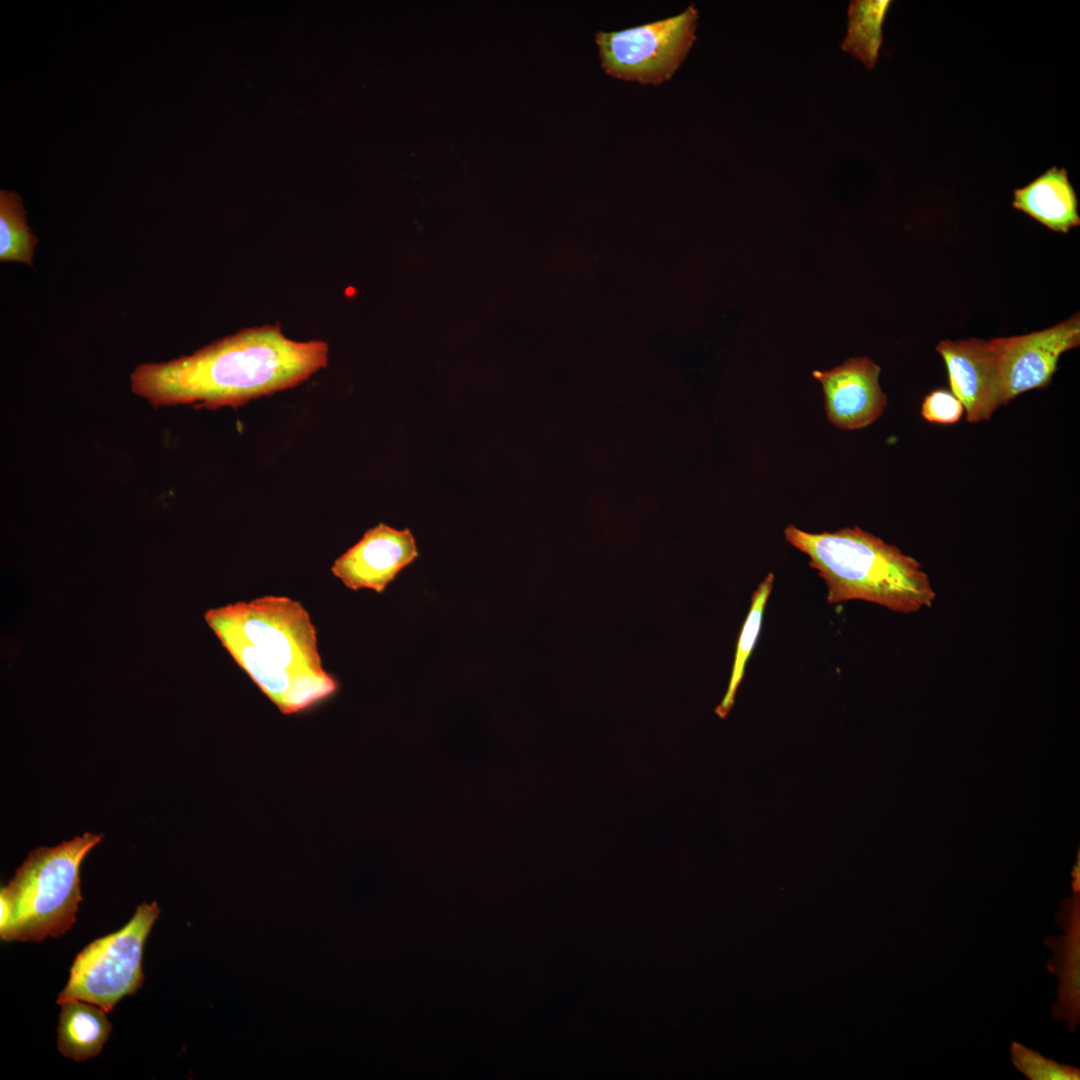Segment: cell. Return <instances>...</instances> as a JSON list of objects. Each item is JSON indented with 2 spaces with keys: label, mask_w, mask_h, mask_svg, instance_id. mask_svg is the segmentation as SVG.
<instances>
[{
  "label": "cell",
  "mask_w": 1080,
  "mask_h": 1080,
  "mask_svg": "<svg viewBox=\"0 0 1080 1080\" xmlns=\"http://www.w3.org/2000/svg\"><path fill=\"white\" fill-rule=\"evenodd\" d=\"M891 4L889 0L849 2L848 30L840 47L869 70L877 63L883 42L882 26Z\"/></svg>",
  "instance_id": "14"
},
{
  "label": "cell",
  "mask_w": 1080,
  "mask_h": 1080,
  "mask_svg": "<svg viewBox=\"0 0 1080 1080\" xmlns=\"http://www.w3.org/2000/svg\"><path fill=\"white\" fill-rule=\"evenodd\" d=\"M205 620L283 714L308 710L337 691L336 680L322 667L316 629L300 602L264 596L210 609Z\"/></svg>",
  "instance_id": "2"
},
{
  "label": "cell",
  "mask_w": 1080,
  "mask_h": 1080,
  "mask_svg": "<svg viewBox=\"0 0 1080 1080\" xmlns=\"http://www.w3.org/2000/svg\"><path fill=\"white\" fill-rule=\"evenodd\" d=\"M1012 205L1056 232L1068 233L1080 225L1077 196L1065 168L1053 166L1015 189Z\"/></svg>",
  "instance_id": "12"
},
{
  "label": "cell",
  "mask_w": 1080,
  "mask_h": 1080,
  "mask_svg": "<svg viewBox=\"0 0 1080 1080\" xmlns=\"http://www.w3.org/2000/svg\"><path fill=\"white\" fill-rule=\"evenodd\" d=\"M103 835L85 833L28 854L0 891V936L4 941L39 942L59 937L76 922L80 866Z\"/></svg>",
  "instance_id": "4"
},
{
  "label": "cell",
  "mask_w": 1080,
  "mask_h": 1080,
  "mask_svg": "<svg viewBox=\"0 0 1080 1080\" xmlns=\"http://www.w3.org/2000/svg\"><path fill=\"white\" fill-rule=\"evenodd\" d=\"M159 914L156 901L142 903L123 928L85 946L72 963L57 1004L78 999L109 1013L124 996L136 993L144 982V944Z\"/></svg>",
  "instance_id": "5"
},
{
  "label": "cell",
  "mask_w": 1080,
  "mask_h": 1080,
  "mask_svg": "<svg viewBox=\"0 0 1080 1080\" xmlns=\"http://www.w3.org/2000/svg\"><path fill=\"white\" fill-rule=\"evenodd\" d=\"M60 1006L59 1052L78 1062L97 1056L112 1031L106 1012L93 1003L78 999L66 1000Z\"/></svg>",
  "instance_id": "13"
},
{
  "label": "cell",
  "mask_w": 1080,
  "mask_h": 1080,
  "mask_svg": "<svg viewBox=\"0 0 1080 1080\" xmlns=\"http://www.w3.org/2000/svg\"><path fill=\"white\" fill-rule=\"evenodd\" d=\"M38 238L27 223L22 198L14 191L0 190V261L32 266Z\"/></svg>",
  "instance_id": "16"
},
{
  "label": "cell",
  "mask_w": 1080,
  "mask_h": 1080,
  "mask_svg": "<svg viewBox=\"0 0 1080 1080\" xmlns=\"http://www.w3.org/2000/svg\"><path fill=\"white\" fill-rule=\"evenodd\" d=\"M990 342L999 362L1005 405L1024 392L1050 384L1060 356L1080 344L1079 313L1041 331Z\"/></svg>",
  "instance_id": "7"
},
{
  "label": "cell",
  "mask_w": 1080,
  "mask_h": 1080,
  "mask_svg": "<svg viewBox=\"0 0 1080 1080\" xmlns=\"http://www.w3.org/2000/svg\"><path fill=\"white\" fill-rule=\"evenodd\" d=\"M773 582L774 575L769 573L752 594L750 609L738 637L729 684L722 701L715 710L716 714L721 718H724L729 713L734 704L736 692L744 677L747 661L760 633L764 610Z\"/></svg>",
  "instance_id": "15"
},
{
  "label": "cell",
  "mask_w": 1080,
  "mask_h": 1080,
  "mask_svg": "<svg viewBox=\"0 0 1080 1080\" xmlns=\"http://www.w3.org/2000/svg\"><path fill=\"white\" fill-rule=\"evenodd\" d=\"M698 11L682 13L616 32L599 31L595 40L601 66L613 77L659 85L679 68L694 41Z\"/></svg>",
  "instance_id": "6"
},
{
  "label": "cell",
  "mask_w": 1080,
  "mask_h": 1080,
  "mask_svg": "<svg viewBox=\"0 0 1080 1080\" xmlns=\"http://www.w3.org/2000/svg\"><path fill=\"white\" fill-rule=\"evenodd\" d=\"M879 375L880 367L866 357L850 358L831 370L813 371L823 388L829 421L844 430L875 422L887 404Z\"/></svg>",
  "instance_id": "10"
},
{
  "label": "cell",
  "mask_w": 1080,
  "mask_h": 1080,
  "mask_svg": "<svg viewBox=\"0 0 1080 1080\" xmlns=\"http://www.w3.org/2000/svg\"><path fill=\"white\" fill-rule=\"evenodd\" d=\"M936 350L945 362L951 392L963 404L967 421L989 420L1002 406L999 362L990 340H943Z\"/></svg>",
  "instance_id": "8"
},
{
  "label": "cell",
  "mask_w": 1080,
  "mask_h": 1080,
  "mask_svg": "<svg viewBox=\"0 0 1080 1080\" xmlns=\"http://www.w3.org/2000/svg\"><path fill=\"white\" fill-rule=\"evenodd\" d=\"M786 540L824 580L827 602L863 600L902 613L930 607L935 592L921 564L859 528L810 533L789 525Z\"/></svg>",
  "instance_id": "3"
},
{
  "label": "cell",
  "mask_w": 1080,
  "mask_h": 1080,
  "mask_svg": "<svg viewBox=\"0 0 1080 1080\" xmlns=\"http://www.w3.org/2000/svg\"><path fill=\"white\" fill-rule=\"evenodd\" d=\"M328 345L287 338L279 324L246 328L191 355L138 365L131 390L154 407L237 408L292 388L327 366Z\"/></svg>",
  "instance_id": "1"
},
{
  "label": "cell",
  "mask_w": 1080,
  "mask_h": 1080,
  "mask_svg": "<svg viewBox=\"0 0 1080 1080\" xmlns=\"http://www.w3.org/2000/svg\"><path fill=\"white\" fill-rule=\"evenodd\" d=\"M417 557L416 541L409 529L380 523L337 558L331 571L352 590L368 588L381 593Z\"/></svg>",
  "instance_id": "9"
},
{
  "label": "cell",
  "mask_w": 1080,
  "mask_h": 1080,
  "mask_svg": "<svg viewBox=\"0 0 1080 1080\" xmlns=\"http://www.w3.org/2000/svg\"><path fill=\"white\" fill-rule=\"evenodd\" d=\"M1056 924L1063 929L1058 937L1048 936L1044 943L1053 953L1047 969L1058 979L1057 1001L1052 1004L1051 1016L1066 1023L1070 1032L1080 1023V901L1079 895L1065 900L1056 915Z\"/></svg>",
  "instance_id": "11"
},
{
  "label": "cell",
  "mask_w": 1080,
  "mask_h": 1080,
  "mask_svg": "<svg viewBox=\"0 0 1080 1080\" xmlns=\"http://www.w3.org/2000/svg\"><path fill=\"white\" fill-rule=\"evenodd\" d=\"M1011 1062L1029 1080H1079L1080 1069L1049 1059L1023 1044L1012 1041Z\"/></svg>",
  "instance_id": "17"
},
{
  "label": "cell",
  "mask_w": 1080,
  "mask_h": 1080,
  "mask_svg": "<svg viewBox=\"0 0 1080 1080\" xmlns=\"http://www.w3.org/2000/svg\"><path fill=\"white\" fill-rule=\"evenodd\" d=\"M964 413L961 401L951 391L945 389L931 391L921 405L922 417L936 424H955Z\"/></svg>",
  "instance_id": "18"
}]
</instances>
